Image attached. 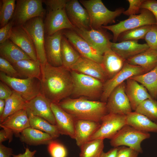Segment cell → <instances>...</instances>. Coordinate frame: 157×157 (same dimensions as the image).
Returning <instances> with one entry per match:
<instances>
[{
    "label": "cell",
    "instance_id": "6da1fadb",
    "mask_svg": "<svg viewBox=\"0 0 157 157\" xmlns=\"http://www.w3.org/2000/svg\"><path fill=\"white\" fill-rule=\"evenodd\" d=\"M41 93L51 103L58 104L71 96L73 82L70 71L63 66L41 64Z\"/></svg>",
    "mask_w": 157,
    "mask_h": 157
},
{
    "label": "cell",
    "instance_id": "7a4b0ae2",
    "mask_svg": "<svg viewBox=\"0 0 157 157\" xmlns=\"http://www.w3.org/2000/svg\"><path fill=\"white\" fill-rule=\"evenodd\" d=\"M76 120H88L101 123L102 117L108 113L106 103L89 100L84 97L62 100L58 104Z\"/></svg>",
    "mask_w": 157,
    "mask_h": 157
},
{
    "label": "cell",
    "instance_id": "3957f363",
    "mask_svg": "<svg viewBox=\"0 0 157 157\" xmlns=\"http://www.w3.org/2000/svg\"><path fill=\"white\" fill-rule=\"evenodd\" d=\"M68 0H43L46 6L47 13L44 23L46 35L65 29L74 30L75 27L70 22L65 11Z\"/></svg>",
    "mask_w": 157,
    "mask_h": 157
},
{
    "label": "cell",
    "instance_id": "277c9868",
    "mask_svg": "<svg viewBox=\"0 0 157 157\" xmlns=\"http://www.w3.org/2000/svg\"><path fill=\"white\" fill-rule=\"evenodd\" d=\"M73 87L71 96L73 98L84 97L94 100L100 98L104 83L92 77L70 71Z\"/></svg>",
    "mask_w": 157,
    "mask_h": 157
},
{
    "label": "cell",
    "instance_id": "5b68a950",
    "mask_svg": "<svg viewBox=\"0 0 157 157\" xmlns=\"http://www.w3.org/2000/svg\"><path fill=\"white\" fill-rule=\"evenodd\" d=\"M79 1L89 13L92 28H99L114 22L116 18L124 11L123 8L114 11L109 10L101 0H80Z\"/></svg>",
    "mask_w": 157,
    "mask_h": 157
},
{
    "label": "cell",
    "instance_id": "8992f818",
    "mask_svg": "<svg viewBox=\"0 0 157 157\" xmlns=\"http://www.w3.org/2000/svg\"><path fill=\"white\" fill-rule=\"evenodd\" d=\"M156 24L155 18L149 10L141 9L140 14L131 15L127 19L115 24L103 26L102 28L111 31L113 34V42H116L122 33L126 31L146 25Z\"/></svg>",
    "mask_w": 157,
    "mask_h": 157
},
{
    "label": "cell",
    "instance_id": "52a82bcc",
    "mask_svg": "<svg viewBox=\"0 0 157 157\" xmlns=\"http://www.w3.org/2000/svg\"><path fill=\"white\" fill-rule=\"evenodd\" d=\"M150 137L149 133L140 131L126 124L110 139V144L113 147L125 146L142 153L143 150L141 143Z\"/></svg>",
    "mask_w": 157,
    "mask_h": 157
},
{
    "label": "cell",
    "instance_id": "ba28073f",
    "mask_svg": "<svg viewBox=\"0 0 157 157\" xmlns=\"http://www.w3.org/2000/svg\"><path fill=\"white\" fill-rule=\"evenodd\" d=\"M0 79L13 90L20 94L27 101L41 93L40 82L37 78L13 77L0 72Z\"/></svg>",
    "mask_w": 157,
    "mask_h": 157
},
{
    "label": "cell",
    "instance_id": "9c48e42d",
    "mask_svg": "<svg viewBox=\"0 0 157 157\" xmlns=\"http://www.w3.org/2000/svg\"><path fill=\"white\" fill-rule=\"evenodd\" d=\"M43 0H17L12 20L14 26L22 25L36 17L43 18L46 11L42 6Z\"/></svg>",
    "mask_w": 157,
    "mask_h": 157
},
{
    "label": "cell",
    "instance_id": "30bf717a",
    "mask_svg": "<svg viewBox=\"0 0 157 157\" xmlns=\"http://www.w3.org/2000/svg\"><path fill=\"white\" fill-rule=\"evenodd\" d=\"M28 33L35 47L38 60L41 64L47 62L45 50V31L43 18L36 17L22 25Z\"/></svg>",
    "mask_w": 157,
    "mask_h": 157
},
{
    "label": "cell",
    "instance_id": "8fae6325",
    "mask_svg": "<svg viewBox=\"0 0 157 157\" xmlns=\"http://www.w3.org/2000/svg\"><path fill=\"white\" fill-rule=\"evenodd\" d=\"M126 124V115L108 113L102 117L100 127L90 141L98 139L110 140Z\"/></svg>",
    "mask_w": 157,
    "mask_h": 157
},
{
    "label": "cell",
    "instance_id": "7c38bea8",
    "mask_svg": "<svg viewBox=\"0 0 157 157\" xmlns=\"http://www.w3.org/2000/svg\"><path fill=\"white\" fill-rule=\"evenodd\" d=\"M146 73L140 67L129 64L126 62L122 69L118 73L104 83L100 101L106 102L113 91L128 78L134 76Z\"/></svg>",
    "mask_w": 157,
    "mask_h": 157
},
{
    "label": "cell",
    "instance_id": "4fadbf2b",
    "mask_svg": "<svg viewBox=\"0 0 157 157\" xmlns=\"http://www.w3.org/2000/svg\"><path fill=\"white\" fill-rule=\"evenodd\" d=\"M101 28L98 29H80L76 28L74 31L102 55L110 49V37Z\"/></svg>",
    "mask_w": 157,
    "mask_h": 157
},
{
    "label": "cell",
    "instance_id": "5bb4252c",
    "mask_svg": "<svg viewBox=\"0 0 157 157\" xmlns=\"http://www.w3.org/2000/svg\"><path fill=\"white\" fill-rule=\"evenodd\" d=\"M125 85L124 82L116 87L110 94L106 102L108 113L126 115L132 111L125 92Z\"/></svg>",
    "mask_w": 157,
    "mask_h": 157
},
{
    "label": "cell",
    "instance_id": "9a60e30c",
    "mask_svg": "<svg viewBox=\"0 0 157 157\" xmlns=\"http://www.w3.org/2000/svg\"><path fill=\"white\" fill-rule=\"evenodd\" d=\"M63 33L81 56L101 64L103 55L94 49L74 31L65 29L63 30Z\"/></svg>",
    "mask_w": 157,
    "mask_h": 157
},
{
    "label": "cell",
    "instance_id": "2e32d148",
    "mask_svg": "<svg viewBox=\"0 0 157 157\" xmlns=\"http://www.w3.org/2000/svg\"><path fill=\"white\" fill-rule=\"evenodd\" d=\"M51 102L41 93L27 101L24 108L27 114L43 118L51 124L56 125L55 118L51 107Z\"/></svg>",
    "mask_w": 157,
    "mask_h": 157
},
{
    "label": "cell",
    "instance_id": "e0dca14e",
    "mask_svg": "<svg viewBox=\"0 0 157 157\" xmlns=\"http://www.w3.org/2000/svg\"><path fill=\"white\" fill-rule=\"evenodd\" d=\"M68 18L76 28L89 29L91 28L90 20L87 10L77 0H68L65 7Z\"/></svg>",
    "mask_w": 157,
    "mask_h": 157
},
{
    "label": "cell",
    "instance_id": "ac0fdd59",
    "mask_svg": "<svg viewBox=\"0 0 157 157\" xmlns=\"http://www.w3.org/2000/svg\"><path fill=\"white\" fill-rule=\"evenodd\" d=\"M63 30L45 37V50L48 63L54 67L62 66L61 41Z\"/></svg>",
    "mask_w": 157,
    "mask_h": 157
},
{
    "label": "cell",
    "instance_id": "d6986e66",
    "mask_svg": "<svg viewBox=\"0 0 157 157\" xmlns=\"http://www.w3.org/2000/svg\"><path fill=\"white\" fill-rule=\"evenodd\" d=\"M51 106L55 118L56 125L60 134L69 136L75 139L76 119L58 104L51 103Z\"/></svg>",
    "mask_w": 157,
    "mask_h": 157
},
{
    "label": "cell",
    "instance_id": "ffe728a7",
    "mask_svg": "<svg viewBox=\"0 0 157 157\" xmlns=\"http://www.w3.org/2000/svg\"><path fill=\"white\" fill-rule=\"evenodd\" d=\"M32 60H38L36 49L28 33L22 25L14 26L9 38Z\"/></svg>",
    "mask_w": 157,
    "mask_h": 157
},
{
    "label": "cell",
    "instance_id": "44dd1931",
    "mask_svg": "<svg viewBox=\"0 0 157 157\" xmlns=\"http://www.w3.org/2000/svg\"><path fill=\"white\" fill-rule=\"evenodd\" d=\"M70 70L92 77L104 83L108 79L101 64L81 56L71 66Z\"/></svg>",
    "mask_w": 157,
    "mask_h": 157
},
{
    "label": "cell",
    "instance_id": "7402d4cb",
    "mask_svg": "<svg viewBox=\"0 0 157 157\" xmlns=\"http://www.w3.org/2000/svg\"><path fill=\"white\" fill-rule=\"evenodd\" d=\"M126 81L125 92L133 110L135 111L139 105L145 100L152 98L142 85L130 78Z\"/></svg>",
    "mask_w": 157,
    "mask_h": 157
},
{
    "label": "cell",
    "instance_id": "603a6c76",
    "mask_svg": "<svg viewBox=\"0 0 157 157\" xmlns=\"http://www.w3.org/2000/svg\"><path fill=\"white\" fill-rule=\"evenodd\" d=\"M111 49L126 60L149 49L146 43L139 44L137 41L127 40L118 43L111 42Z\"/></svg>",
    "mask_w": 157,
    "mask_h": 157
},
{
    "label": "cell",
    "instance_id": "cb8c5ba5",
    "mask_svg": "<svg viewBox=\"0 0 157 157\" xmlns=\"http://www.w3.org/2000/svg\"><path fill=\"white\" fill-rule=\"evenodd\" d=\"M101 123L88 120H76L75 138L77 145L80 147L90 141L91 137L100 127Z\"/></svg>",
    "mask_w": 157,
    "mask_h": 157
},
{
    "label": "cell",
    "instance_id": "d4e9b609",
    "mask_svg": "<svg viewBox=\"0 0 157 157\" xmlns=\"http://www.w3.org/2000/svg\"><path fill=\"white\" fill-rule=\"evenodd\" d=\"M0 126L9 129L14 134H20L24 129L30 127L26 111L22 109L9 115L0 124Z\"/></svg>",
    "mask_w": 157,
    "mask_h": 157
},
{
    "label": "cell",
    "instance_id": "484cf974",
    "mask_svg": "<svg viewBox=\"0 0 157 157\" xmlns=\"http://www.w3.org/2000/svg\"><path fill=\"white\" fill-rule=\"evenodd\" d=\"M126 60L110 49L103 55L101 65L108 78H111L122 68Z\"/></svg>",
    "mask_w": 157,
    "mask_h": 157
},
{
    "label": "cell",
    "instance_id": "4316f807",
    "mask_svg": "<svg viewBox=\"0 0 157 157\" xmlns=\"http://www.w3.org/2000/svg\"><path fill=\"white\" fill-rule=\"evenodd\" d=\"M19 137L21 142L33 146L48 145L53 140L49 134L31 127L24 129Z\"/></svg>",
    "mask_w": 157,
    "mask_h": 157
},
{
    "label": "cell",
    "instance_id": "83f0119b",
    "mask_svg": "<svg viewBox=\"0 0 157 157\" xmlns=\"http://www.w3.org/2000/svg\"><path fill=\"white\" fill-rule=\"evenodd\" d=\"M126 124L141 131L157 133V124L135 111L126 115Z\"/></svg>",
    "mask_w": 157,
    "mask_h": 157
},
{
    "label": "cell",
    "instance_id": "f1b7e54d",
    "mask_svg": "<svg viewBox=\"0 0 157 157\" xmlns=\"http://www.w3.org/2000/svg\"><path fill=\"white\" fill-rule=\"evenodd\" d=\"M126 62L140 67L147 73L157 66V50L149 48L128 59L126 60Z\"/></svg>",
    "mask_w": 157,
    "mask_h": 157
},
{
    "label": "cell",
    "instance_id": "f546056e",
    "mask_svg": "<svg viewBox=\"0 0 157 157\" xmlns=\"http://www.w3.org/2000/svg\"><path fill=\"white\" fill-rule=\"evenodd\" d=\"M0 56L12 65L22 60L31 59L24 52L9 39L0 44Z\"/></svg>",
    "mask_w": 157,
    "mask_h": 157
},
{
    "label": "cell",
    "instance_id": "4dcf8cb0",
    "mask_svg": "<svg viewBox=\"0 0 157 157\" xmlns=\"http://www.w3.org/2000/svg\"><path fill=\"white\" fill-rule=\"evenodd\" d=\"M12 65L22 77L36 78L40 80L41 74V63L39 60L24 59Z\"/></svg>",
    "mask_w": 157,
    "mask_h": 157
},
{
    "label": "cell",
    "instance_id": "1f68e13d",
    "mask_svg": "<svg viewBox=\"0 0 157 157\" xmlns=\"http://www.w3.org/2000/svg\"><path fill=\"white\" fill-rule=\"evenodd\" d=\"M144 86L153 99H157V66L150 71L130 78Z\"/></svg>",
    "mask_w": 157,
    "mask_h": 157
},
{
    "label": "cell",
    "instance_id": "d6a6232c",
    "mask_svg": "<svg viewBox=\"0 0 157 157\" xmlns=\"http://www.w3.org/2000/svg\"><path fill=\"white\" fill-rule=\"evenodd\" d=\"M61 46L62 66L70 70L71 66L77 62L81 56L63 35Z\"/></svg>",
    "mask_w": 157,
    "mask_h": 157
},
{
    "label": "cell",
    "instance_id": "836d02e7",
    "mask_svg": "<svg viewBox=\"0 0 157 157\" xmlns=\"http://www.w3.org/2000/svg\"><path fill=\"white\" fill-rule=\"evenodd\" d=\"M26 102L20 94L13 90L12 94L5 100L4 110L2 115L0 117V123L9 115L24 109Z\"/></svg>",
    "mask_w": 157,
    "mask_h": 157
},
{
    "label": "cell",
    "instance_id": "e575fe53",
    "mask_svg": "<svg viewBox=\"0 0 157 157\" xmlns=\"http://www.w3.org/2000/svg\"><path fill=\"white\" fill-rule=\"evenodd\" d=\"M28 115L31 127L49 134L54 140L59 136L60 134L56 125L51 124L41 117L31 113Z\"/></svg>",
    "mask_w": 157,
    "mask_h": 157
},
{
    "label": "cell",
    "instance_id": "d590c367",
    "mask_svg": "<svg viewBox=\"0 0 157 157\" xmlns=\"http://www.w3.org/2000/svg\"><path fill=\"white\" fill-rule=\"evenodd\" d=\"M104 139H98L82 144L79 147V157H100L104 152Z\"/></svg>",
    "mask_w": 157,
    "mask_h": 157
},
{
    "label": "cell",
    "instance_id": "8d00e7d4",
    "mask_svg": "<svg viewBox=\"0 0 157 157\" xmlns=\"http://www.w3.org/2000/svg\"><path fill=\"white\" fill-rule=\"evenodd\" d=\"M136 112L143 115L157 124V101L153 99H147L137 108Z\"/></svg>",
    "mask_w": 157,
    "mask_h": 157
},
{
    "label": "cell",
    "instance_id": "74e56055",
    "mask_svg": "<svg viewBox=\"0 0 157 157\" xmlns=\"http://www.w3.org/2000/svg\"><path fill=\"white\" fill-rule=\"evenodd\" d=\"M15 0L0 1V27L1 28L8 24L12 19L15 7Z\"/></svg>",
    "mask_w": 157,
    "mask_h": 157
},
{
    "label": "cell",
    "instance_id": "f35d334b",
    "mask_svg": "<svg viewBox=\"0 0 157 157\" xmlns=\"http://www.w3.org/2000/svg\"><path fill=\"white\" fill-rule=\"evenodd\" d=\"M151 26H144L124 32L120 34L117 40L121 42L127 40L138 41L144 39Z\"/></svg>",
    "mask_w": 157,
    "mask_h": 157
},
{
    "label": "cell",
    "instance_id": "ab89813d",
    "mask_svg": "<svg viewBox=\"0 0 157 157\" xmlns=\"http://www.w3.org/2000/svg\"><path fill=\"white\" fill-rule=\"evenodd\" d=\"M47 150L51 157L67 156V151L65 147L59 141L54 139L48 145Z\"/></svg>",
    "mask_w": 157,
    "mask_h": 157
},
{
    "label": "cell",
    "instance_id": "60d3db41",
    "mask_svg": "<svg viewBox=\"0 0 157 157\" xmlns=\"http://www.w3.org/2000/svg\"><path fill=\"white\" fill-rule=\"evenodd\" d=\"M0 71L10 77L19 78H22L10 63L1 57Z\"/></svg>",
    "mask_w": 157,
    "mask_h": 157
},
{
    "label": "cell",
    "instance_id": "b9f144b4",
    "mask_svg": "<svg viewBox=\"0 0 157 157\" xmlns=\"http://www.w3.org/2000/svg\"><path fill=\"white\" fill-rule=\"evenodd\" d=\"M144 39L150 48L157 50V25L153 24L147 32Z\"/></svg>",
    "mask_w": 157,
    "mask_h": 157
},
{
    "label": "cell",
    "instance_id": "7bdbcfd3",
    "mask_svg": "<svg viewBox=\"0 0 157 157\" xmlns=\"http://www.w3.org/2000/svg\"><path fill=\"white\" fill-rule=\"evenodd\" d=\"M144 0H128L129 7L127 10L124 11L123 14L130 16L137 15L140 12L141 6Z\"/></svg>",
    "mask_w": 157,
    "mask_h": 157
},
{
    "label": "cell",
    "instance_id": "ee69618b",
    "mask_svg": "<svg viewBox=\"0 0 157 157\" xmlns=\"http://www.w3.org/2000/svg\"><path fill=\"white\" fill-rule=\"evenodd\" d=\"M139 154L130 148L121 146L118 147L115 157H138Z\"/></svg>",
    "mask_w": 157,
    "mask_h": 157
},
{
    "label": "cell",
    "instance_id": "f6af8a7d",
    "mask_svg": "<svg viewBox=\"0 0 157 157\" xmlns=\"http://www.w3.org/2000/svg\"><path fill=\"white\" fill-rule=\"evenodd\" d=\"M14 23L12 20L0 29V44L9 39Z\"/></svg>",
    "mask_w": 157,
    "mask_h": 157
},
{
    "label": "cell",
    "instance_id": "bcb514c9",
    "mask_svg": "<svg viewBox=\"0 0 157 157\" xmlns=\"http://www.w3.org/2000/svg\"><path fill=\"white\" fill-rule=\"evenodd\" d=\"M141 9H147L150 11L154 15L157 25V0H144Z\"/></svg>",
    "mask_w": 157,
    "mask_h": 157
},
{
    "label": "cell",
    "instance_id": "7dc6e473",
    "mask_svg": "<svg viewBox=\"0 0 157 157\" xmlns=\"http://www.w3.org/2000/svg\"><path fill=\"white\" fill-rule=\"evenodd\" d=\"M12 90L6 84L0 81V99L6 100L12 94Z\"/></svg>",
    "mask_w": 157,
    "mask_h": 157
},
{
    "label": "cell",
    "instance_id": "c3c4849f",
    "mask_svg": "<svg viewBox=\"0 0 157 157\" xmlns=\"http://www.w3.org/2000/svg\"><path fill=\"white\" fill-rule=\"evenodd\" d=\"M2 128L3 129L0 131V143L8 140H9V142H11L14 133L7 128Z\"/></svg>",
    "mask_w": 157,
    "mask_h": 157
},
{
    "label": "cell",
    "instance_id": "681fc988",
    "mask_svg": "<svg viewBox=\"0 0 157 157\" xmlns=\"http://www.w3.org/2000/svg\"><path fill=\"white\" fill-rule=\"evenodd\" d=\"M13 149L0 143V157H12L13 155Z\"/></svg>",
    "mask_w": 157,
    "mask_h": 157
},
{
    "label": "cell",
    "instance_id": "f907efd6",
    "mask_svg": "<svg viewBox=\"0 0 157 157\" xmlns=\"http://www.w3.org/2000/svg\"><path fill=\"white\" fill-rule=\"evenodd\" d=\"M36 150L31 151L29 148L27 147L23 153L20 154L18 155H13L12 157H32L36 153Z\"/></svg>",
    "mask_w": 157,
    "mask_h": 157
},
{
    "label": "cell",
    "instance_id": "816d5d0a",
    "mask_svg": "<svg viewBox=\"0 0 157 157\" xmlns=\"http://www.w3.org/2000/svg\"><path fill=\"white\" fill-rule=\"evenodd\" d=\"M118 147H113L106 152H103L100 157H115Z\"/></svg>",
    "mask_w": 157,
    "mask_h": 157
},
{
    "label": "cell",
    "instance_id": "f5cc1de1",
    "mask_svg": "<svg viewBox=\"0 0 157 157\" xmlns=\"http://www.w3.org/2000/svg\"><path fill=\"white\" fill-rule=\"evenodd\" d=\"M5 100L0 99V117L3 114L5 108Z\"/></svg>",
    "mask_w": 157,
    "mask_h": 157
},
{
    "label": "cell",
    "instance_id": "db71d44e",
    "mask_svg": "<svg viewBox=\"0 0 157 157\" xmlns=\"http://www.w3.org/2000/svg\"><path fill=\"white\" fill-rule=\"evenodd\" d=\"M32 157H35V156H34V155Z\"/></svg>",
    "mask_w": 157,
    "mask_h": 157
},
{
    "label": "cell",
    "instance_id": "11a10c76",
    "mask_svg": "<svg viewBox=\"0 0 157 157\" xmlns=\"http://www.w3.org/2000/svg\"></svg>",
    "mask_w": 157,
    "mask_h": 157
}]
</instances>
